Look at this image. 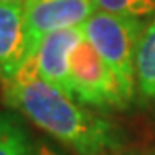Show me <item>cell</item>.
<instances>
[{
  "mask_svg": "<svg viewBox=\"0 0 155 155\" xmlns=\"http://www.w3.org/2000/svg\"><path fill=\"white\" fill-rule=\"evenodd\" d=\"M2 84L4 105L77 155H107L124 146L121 131L69 94L39 79L32 62Z\"/></svg>",
  "mask_w": 155,
  "mask_h": 155,
  "instance_id": "1",
  "label": "cell"
},
{
  "mask_svg": "<svg viewBox=\"0 0 155 155\" xmlns=\"http://www.w3.org/2000/svg\"><path fill=\"white\" fill-rule=\"evenodd\" d=\"M144 26L146 23L140 19L114 15L101 9H97L81 26L84 38L92 43L118 77L129 101L137 92L135 64Z\"/></svg>",
  "mask_w": 155,
  "mask_h": 155,
  "instance_id": "2",
  "label": "cell"
},
{
  "mask_svg": "<svg viewBox=\"0 0 155 155\" xmlns=\"http://www.w3.org/2000/svg\"><path fill=\"white\" fill-rule=\"evenodd\" d=\"M69 82L73 97L82 105L94 108H125L131 103L114 71L84 34L71 52Z\"/></svg>",
  "mask_w": 155,
  "mask_h": 155,
  "instance_id": "3",
  "label": "cell"
},
{
  "mask_svg": "<svg viewBox=\"0 0 155 155\" xmlns=\"http://www.w3.org/2000/svg\"><path fill=\"white\" fill-rule=\"evenodd\" d=\"M97 12L94 0H30L25 4L26 52L25 64L36 56L47 36L68 28H79Z\"/></svg>",
  "mask_w": 155,
  "mask_h": 155,
  "instance_id": "4",
  "label": "cell"
},
{
  "mask_svg": "<svg viewBox=\"0 0 155 155\" xmlns=\"http://www.w3.org/2000/svg\"><path fill=\"white\" fill-rule=\"evenodd\" d=\"M82 39V28H68L47 36L39 45L36 56L32 58V65L39 79L51 86L73 95L69 82V60L71 52Z\"/></svg>",
  "mask_w": 155,
  "mask_h": 155,
  "instance_id": "5",
  "label": "cell"
},
{
  "mask_svg": "<svg viewBox=\"0 0 155 155\" xmlns=\"http://www.w3.org/2000/svg\"><path fill=\"white\" fill-rule=\"evenodd\" d=\"M25 4L0 2V82L9 81L25 65Z\"/></svg>",
  "mask_w": 155,
  "mask_h": 155,
  "instance_id": "6",
  "label": "cell"
},
{
  "mask_svg": "<svg viewBox=\"0 0 155 155\" xmlns=\"http://www.w3.org/2000/svg\"><path fill=\"white\" fill-rule=\"evenodd\" d=\"M137 92L144 103L155 107V17L144 26L135 64Z\"/></svg>",
  "mask_w": 155,
  "mask_h": 155,
  "instance_id": "7",
  "label": "cell"
},
{
  "mask_svg": "<svg viewBox=\"0 0 155 155\" xmlns=\"http://www.w3.org/2000/svg\"><path fill=\"white\" fill-rule=\"evenodd\" d=\"M0 155H36L34 140L13 110H0Z\"/></svg>",
  "mask_w": 155,
  "mask_h": 155,
  "instance_id": "8",
  "label": "cell"
},
{
  "mask_svg": "<svg viewBox=\"0 0 155 155\" xmlns=\"http://www.w3.org/2000/svg\"><path fill=\"white\" fill-rule=\"evenodd\" d=\"M97 9L114 15H124L133 19H153L155 17V0H94Z\"/></svg>",
  "mask_w": 155,
  "mask_h": 155,
  "instance_id": "9",
  "label": "cell"
},
{
  "mask_svg": "<svg viewBox=\"0 0 155 155\" xmlns=\"http://www.w3.org/2000/svg\"><path fill=\"white\" fill-rule=\"evenodd\" d=\"M36 155H62V153L56 151L54 148H51L49 144H38L36 146Z\"/></svg>",
  "mask_w": 155,
  "mask_h": 155,
  "instance_id": "10",
  "label": "cell"
},
{
  "mask_svg": "<svg viewBox=\"0 0 155 155\" xmlns=\"http://www.w3.org/2000/svg\"><path fill=\"white\" fill-rule=\"evenodd\" d=\"M107 155H144L140 151H133V150H118V151H110Z\"/></svg>",
  "mask_w": 155,
  "mask_h": 155,
  "instance_id": "11",
  "label": "cell"
},
{
  "mask_svg": "<svg viewBox=\"0 0 155 155\" xmlns=\"http://www.w3.org/2000/svg\"><path fill=\"white\" fill-rule=\"evenodd\" d=\"M0 2H9V4H26L30 0H0Z\"/></svg>",
  "mask_w": 155,
  "mask_h": 155,
  "instance_id": "12",
  "label": "cell"
}]
</instances>
